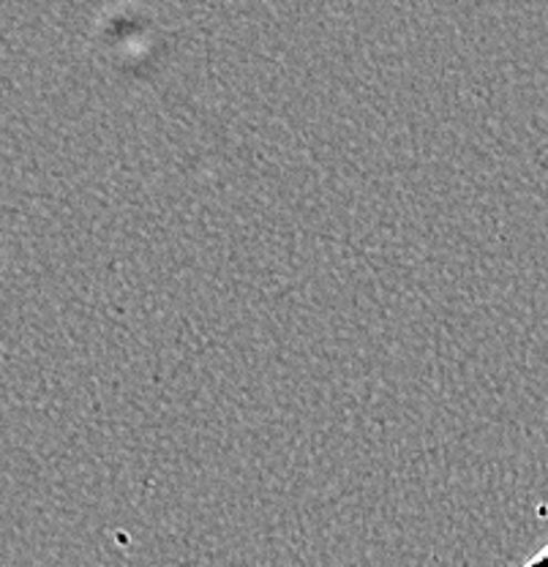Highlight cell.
Segmentation results:
<instances>
[{
  "label": "cell",
  "mask_w": 548,
  "mask_h": 567,
  "mask_svg": "<svg viewBox=\"0 0 548 567\" xmlns=\"http://www.w3.org/2000/svg\"><path fill=\"white\" fill-rule=\"evenodd\" d=\"M524 567H548V546L544 548V551L538 554V557H535V559H529V563L524 565Z\"/></svg>",
  "instance_id": "6da1fadb"
}]
</instances>
